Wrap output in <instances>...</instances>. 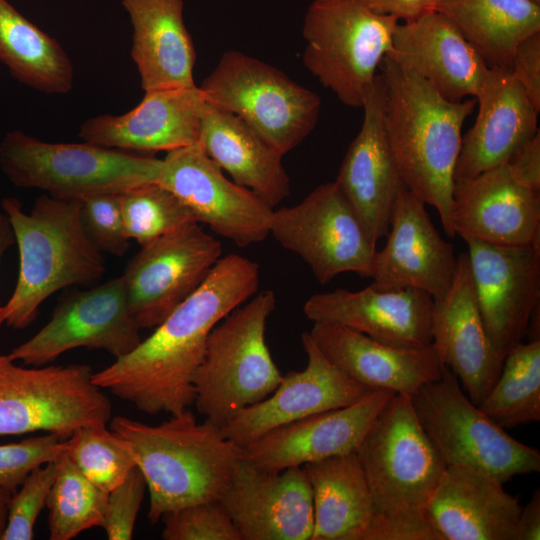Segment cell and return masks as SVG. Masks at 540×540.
I'll return each instance as SVG.
<instances>
[{
    "mask_svg": "<svg viewBox=\"0 0 540 540\" xmlns=\"http://www.w3.org/2000/svg\"><path fill=\"white\" fill-rule=\"evenodd\" d=\"M540 539V490L536 489L525 507L521 508L514 540Z\"/></svg>",
    "mask_w": 540,
    "mask_h": 540,
    "instance_id": "cell-48",
    "label": "cell"
},
{
    "mask_svg": "<svg viewBox=\"0 0 540 540\" xmlns=\"http://www.w3.org/2000/svg\"><path fill=\"white\" fill-rule=\"evenodd\" d=\"M379 70L385 129L400 177L408 190L437 210L444 232L454 237V171L463 124L476 108V98L450 101L388 56Z\"/></svg>",
    "mask_w": 540,
    "mask_h": 540,
    "instance_id": "cell-2",
    "label": "cell"
},
{
    "mask_svg": "<svg viewBox=\"0 0 540 540\" xmlns=\"http://www.w3.org/2000/svg\"><path fill=\"white\" fill-rule=\"evenodd\" d=\"M66 444V452L75 466L107 493L137 467L128 442L106 424L83 426L66 440Z\"/></svg>",
    "mask_w": 540,
    "mask_h": 540,
    "instance_id": "cell-37",
    "label": "cell"
},
{
    "mask_svg": "<svg viewBox=\"0 0 540 540\" xmlns=\"http://www.w3.org/2000/svg\"><path fill=\"white\" fill-rule=\"evenodd\" d=\"M66 449V440L51 433L0 444V487L14 493L34 469L55 462Z\"/></svg>",
    "mask_w": 540,
    "mask_h": 540,
    "instance_id": "cell-41",
    "label": "cell"
},
{
    "mask_svg": "<svg viewBox=\"0 0 540 540\" xmlns=\"http://www.w3.org/2000/svg\"><path fill=\"white\" fill-rule=\"evenodd\" d=\"M222 171L197 142L167 152L156 183L183 202L198 223L237 246L264 241L270 235L274 209Z\"/></svg>",
    "mask_w": 540,
    "mask_h": 540,
    "instance_id": "cell-15",
    "label": "cell"
},
{
    "mask_svg": "<svg viewBox=\"0 0 540 540\" xmlns=\"http://www.w3.org/2000/svg\"><path fill=\"white\" fill-rule=\"evenodd\" d=\"M120 196L126 235L141 247L197 222L190 209L158 183L137 186Z\"/></svg>",
    "mask_w": 540,
    "mask_h": 540,
    "instance_id": "cell-38",
    "label": "cell"
},
{
    "mask_svg": "<svg viewBox=\"0 0 540 540\" xmlns=\"http://www.w3.org/2000/svg\"><path fill=\"white\" fill-rule=\"evenodd\" d=\"M219 501L242 540H311L313 499L302 467L272 472L243 457Z\"/></svg>",
    "mask_w": 540,
    "mask_h": 540,
    "instance_id": "cell-17",
    "label": "cell"
},
{
    "mask_svg": "<svg viewBox=\"0 0 540 540\" xmlns=\"http://www.w3.org/2000/svg\"><path fill=\"white\" fill-rule=\"evenodd\" d=\"M371 10L395 17L398 21H414L437 11L442 0H362Z\"/></svg>",
    "mask_w": 540,
    "mask_h": 540,
    "instance_id": "cell-47",
    "label": "cell"
},
{
    "mask_svg": "<svg viewBox=\"0 0 540 540\" xmlns=\"http://www.w3.org/2000/svg\"><path fill=\"white\" fill-rule=\"evenodd\" d=\"M511 71L534 106L540 110V31L518 43L512 57Z\"/></svg>",
    "mask_w": 540,
    "mask_h": 540,
    "instance_id": "cell-45",
    "label": "cell"
},
{
    "mask_svg": "<svg viewBox=\"0 0 540 540\" xmlns=\"http://www.w3.org/2000/svg\"><path fill=\"white\" fill-rule=\"evenodd\" d=\"M433 298L415 288L382 289L371 284L360 291L335 289L312 295L304 304L313 322L333 323L397 347L432 343Z\"/></svg>",
    "mask_w": 540,
    "mask_h": 540,
    "instance_id": "cell-21",
    "label": "cell"
},
{
    "mask_svg": "<svg viewBox=\"0 0 540 540\" xmlns=\"http://www.w3.org/2000/svg\"><path fill=\"white\" fill-rule=\"evenodd\" d=\"M147 490L140 469L135 467L125 480L108 492L102 529L109 540H129Z\"/></svg>",
    "mask_w": 540,
    "mask_h": 540,
    "instance_id": "cell-43",
    "label": "cell"
},
{
    "mask_svg": "<svg viewBox=\"0 0 540 540\" xmlns=\"http://www.w3.org/2000/svg\"><path fill=\"white\" fill-rule=\"evenodd\" d=\"M270 234L321 284L345 272L370 276L376 244L335 181L319 185L294 206L273 210Z\"/></svg>",
    "mask_w": 540,
    "mask_h": 540,
    "instance_id": "cell-12",
    "label": "cell"
},
{
    "mask_svg": "<svg viewBox=\"0 0 540 540\" xmlns=\"http://www.w3.org/2000/svg\"><path fill=\"white\" fill-rule=\"evenodd\" d=\"M67 450V449H66ZM46 506L50 540H71L85 530L102 527L108 493L94 485L65 451Z\"/></svg>",
    "mask_w": 540,
    "mask_h": 540,
    "instance_id": "cell-36",
    "label": "cell"
},
{
    "mask_svg": "<svg viewBox=\"0 0 540 540\" xmlns=\"http://www.w3.org/2000/svg\"><path fill=\"white\" fill-rule=\"evenodd\" d=\"M12 494L10 491L0 487V540L6 527L8 503Z\"/></svg>",
    "mask_w": 540,
    "mask_h": 540,
    "instance_id": "cell-50",
    "label": "cell"
},
{
    "mask_svg": "<svg viewBox=\"0 0 540 540\" xmlns=\"http://www.w3.org/2000/svg\"><path fill=\"white\" fill-rule=\"evenodd\" d=\"M205 105L197 85L147 91L127 113L89 118L78 135L83 141L127 152H169L198 142Z\"/></svg>",
    "mask_w": 540,
    "mask_h": 540,
    "instance_id": "cell-23",
    "label": "cell"
},
{
    "mask_svg": "<svg viewBox=\"0 0 540 540\" xmlns=\"http://www.w3.org/2000/svg\"><path fill=\"white\" fill-rule=\"evenodd\" d=\"M165 540H242L219 500L200 502L165 513Z\"/></svg>",
    "mask_w": 540,
    "mask_h": 540,
    "instance_id": "cell-39",
    "label": "cell"
},
{
    "mask_svg": "<svg viewBox=\"0 0 540 540\" xmlns=\"http://www.w3.org/2000/svg\"><path fill=\"white\" fill-rule=\"evenodd\" d=\"M382 96L377 74L362 106L361 128L335 180L375 244L388 232L393 204L404 185L385 129Z\"/></svg>",
    "mask_w": 540,
    "mask_h": 540,
    "instance_id": "cell-25",
    "label": "cell"
},
{
    "mask_svg": "<svg viewBox=\"0 0 540 540\" xmlns=\"http://www.w3.org/2000/svg\"><path fill=\"white\" fill-rule=\"evenodd\" d=\"M302 468L313 499L311 540H361L376 509L356 452L308 463Z\"/></svg>",
    "mask_w": 540,
    "mask_h": 540,
    "instance_id": "cell-32",
    "label": "cell"
},
{
    "mask_svg": "<svg viewBox=\"0 0 540 540\" xmlns=\"http://www.w3.org/2000/svg\"><path fill=\"white\" fill-rule=\"evenodd\" d=\"M309 333L331 363L372 390L385 389L411 397L441 378L446 369L432 343L397 347L346 326L324 322H314Z\"/></svg>",
    "mask_w": 540,
    "mask_h": 540,
    "instance_id": "cell-27",
    "label": "cell"
},
{
    "mask_svg": "<svg viewBox=\"0 0 540 540\" xmlns=\"http://www.w3.org/2000/svg\"><path fill=\"white\" fill-rule=\"evenodd\" d=\"M478 112L462 136L455 182L508 162L539 131V111L511 69L489 67L476 95Z\"/></svg>",
    "mask_w": 540,
    "mask_h": 540,
    "instance_id": "cell-26",
    "label": "cell"
},
{
    "mask_svg": "<svg viewBox=\"0 0 540 540\" xmlns=\"http://www.w3.org/2000/svg\"><path fill=\"white\" fill-rule=\"evenodd\" d=\"M301 341L306 367L283 375L268 397L240 410L221 427L225 437L244 448L279 426L351 405L372 391L331 363L309 332L302 334Z\"/></svg>",
    "mask_w": 540,
    "mask_h": 540,
    "instance_id": "cell-19",
    "label": "cell"
},
{
    "mask_svg": "<svg viewBox=\"0 0 540 540\" xmlns=\"http://www.w3.org/2000/svg\"><path fill=\"white\" fill-rule=\"evenodd\" d=\"M452 228L465 241L540 245L539 192L516 183L506 164L455 182Z\"/></svg>",
    "mask_w": 540,
    "mask_h": 540,
    "instance_id": "cell-24",
    "label": "cell"
},
{
    "mask_svg": "<svg viewBox=\"0 0 540 540\" xmlns=\"http://www.w3.org/2000/svg\"><path fill=\"white\" fill-rule=\"evenodd\" d=\"M0 62L20 83L48 94L72 89L74 71L60 43L0 0Z\"/></svg>",
    "mask_w": 540,
    "mask_h": 540,
    "instance_id": "cell-34",
    "label": "cell"
},
{
    "mask_svg": "<svg viewBox=\"0 0 540 540\" xmlns=\"http://www.w3.org/2000/svg\"><path fill=\"white\" fill-rule=\"evenodd\" d=\"M110 429L128 442L144 476L152 524L167 512L219 500L243 458L221 427L198 422L189 409L157 425L115 416Z\"/></svg>",
    "mask_w": 540,
    "mask_h": 540,
    "instance_id": "cell-3",
    "label": "cell"
},
{
    "mask_svg": "<svg viewBox=\"0 0 540 540\" xmlns=\"http://www.w3.org/2000/svg\"><path fill=\"white\" fill-rule=\"evenodd\" d=\"M57 474L55 462L34 469L11 495L1 540H32L34 527Z\"/></svg>",
    "mask_w": 540,
    "mask_h": 540,
    "instance_id": "cell-40",
    "label": "cell"
},
{
    "mask_svg": "<svg viewBox=\"0 0 540 540\" xmlns=\"http://www.w3.org/2000/svg\"><path fill=\"white\" fill-rule=\"evenodd\" d=\"M162 159L82 143H50L22 131L0 141V168L11 184L61 200L124 193L156 183Z\"/></svg>",
    "mask_w": 540,
    "mask_h": 540,
    "instance_id": "cell-6",
    "label": "cell"
},
{
    "mask_svg": "<svg viewBox=\"0 0 540 540\" xmlns=\"http://www.w3.org/2000/svg\"><path fill=\"white\" fill-rule=\"evenodd\" d=\"M198 143L235 183L255 192L272 208L289 196L283 156L234 114L206 101Z\"/></svg>",
    "mask_w": 540,
    "mask_h": 540,
    "instance_id": "cell-31",
    "label": "cell"
},
{
    "mask_svg": "<svg viewBox=\"0 0 540 540\" xmlns=\"http://www.w3.org/2000/svg\"><path fill=\"white\" fill-rule=\"evenodd\" d=\"M396 393L370 391L359 401L279 426L243 448V457L272 472L355 452L381 410Z\"/></svg>",
    "mask_w": 540,
    "mask_h": 540,
    "instance_id": "cell-20",
    "label": "cell"
},
{
    "mask_svg": "<svg viewBox=\"0 0 540 540\" xmlns=\"http://www.w3.org/2000/svg\"><path fill=\"white\" fill-rule=\"evenodd\" d=\"M19 254L17 282L0 310V327H29L41 304L59 290L91 285L105 273L102 252L87 237L80 200L39 196L29 213L15 197L1 200Z\"/></svg>",
    "mask_w": 540,
    "mask_h": 540,
    "instance_id": "cell-4",
    "label": "cell"
},
{
    "mask_svg": "<svg viewBox=\"0 0 540 540\" xmlns=\"http://www.w3.org/2000/svg\"><path fill=\"white\" fill-rule=\"evenodd\" d=\"M521 506L503 483L465 465H447L425 510L442 540H514Z\"/></svg>",
    "mask_w": 540,
    "mask_h": 540,
    "instance_id": "cell-29",
    "label": "cell"
},
{
    "mask_svg": "<svg viewBox=\"0 0 540 540\" xmlns=\"http://www.w3.org/2000/svg\"><path fill=\"white\" fill-rule=\"evenodd\" d=\"M506 166L516 183L532 191H540L539 131L510 157Z\"/></svg>",
    "mask_w": 540,
    "mask_h": 540,
    "instance_id": "cell-46",
    "label": "cell"
},
{
    "mask_svg": "<svg viewBox=\"0 0 540 540\" xmlns=\"http://www.w3.org/2000/svg\"><path fill=\"white\" fill-rule=\"evenodd\" d=\"M275 306L274 292L262 291L227 314L209 334L194 375V404L219 427L268 397L282 380L265 338Z\"/></svg>",
    "mask_w": 540,
    "mask_h": 540,
    "instance_id": "cell-5",
    "label": "cell"
},
{
    "mask_svg": "<svg viewBox=\"0 0 540 540\" xmlns=\"http://www.w3.org/2000/svg\"><path fill=\"white\" fill-rule=\"evenodd\" d=\"M121 276L88 290H74L59 299L50 320L8 356L28 366H44L75 348L101 349L115 359L142 341Z\"/></svg>",
    "mask_w": 540,
    "mask_h": 540,
    "instance_id": "cell-14",
    "label": "cell"
},
{
    "mask_svg": "<svg viewBox=\"0 0 540 540\" xmlns=\"http://www.w3.org/2000/svg\"><path fill=\"white\" fill-rule=\"evenodd\" d=\"M355 452L376 512L425 509L447 467L405 394L390 398Z\"/></svg>",
    "mask_w": 540,
    "mask_h": 540,
    "instance_id": "cell-11",
    "label": "cell"
},
{
    "mask_svg": "<svg viewBox=\"0 0 540 540\" xmlns=\"http://www.w3.org/2000/svg\"><path fill=\"white\" fill-rule=\"evenodd\" d=\"M15 244L14 233L7 215L0 213V262L7 249ZM0 302V310L2 308Z\"/></svg>",
    "mask_w": 540,
    "mask_h": 540,
    "instance_id": "cell-49",
    "label": "cell"
},
{
    "mask_svg": "<svg viewBox=\"0 0 540 540\" xmlns=\"http://www.w3.org/2000/svg\"><path fill=\"white\" fill-rule=\"evenodd\" d=\"M87 364L25 368L0 355V436L46 432L67 440L77 429L107 424L112 405Z\"/></svg>",
    "mask_w": 540,
    "mask_h": 540,
    "instance_id": "cell-10",
    "label": "cell"
},
{
    "mask_svg": "<svg viewBox=\"0 0 540 540\" xmlns=\"http://www.w3.org/2000/svg\"><path fill=\"white\" fill-rule=\"evenodd\" d=\"M478 407L504 429L540 420V339L521 342L507 353Z\"/></svg>",
    "mask_w": 540,
    "mask_h": 540,
    "instance_id": "cell-35",
    "label": "cell"
},
{
    "mask_svg": "<svg viewBox=\"0 0 540 540\" xmlns=\"http://www.w3.org/2000/svg\"><path fill=\"white\" fill-rule=\"evenodd\" d=\"M398 23L362 0H312L302 27V62L342 104L362 108Z\"/></svg>",
    "mask_w": 540,
    "mask_h": 540,
    "instance_id": "cell-7",
    "label": "cell"
},
{
    "mask_svg": "<svg viewBox=\"0 0 540 540\" xmlns=\"http://www.w3.org/2000/svg\"><path fill=\"white\" fill-rule=\"evenodd\" d=\"M387 56L450 101L475 98L489 69L456 26L438 11L398 23Z\"/></svg>",
    "mask_w": 540,
    "mask_h": 540,
    "instance_id": "cell-28",
    "label": "cell"
},
{
    "mask_svg": "<svg viewBox=\"0 0 540 540\" xmlns=\"http://www.w3.org/2000/svg\"><path fill=\"white\" fill-rule=\"evenodd\" d=\"M532 1H534V2H536V3H538V4H540V0H532Z\"/></svg>",
    "mask_w": 540,
    "mask_h": 540,
    "instance_id": "cell-51",
    "label": "cell"
},
{
    "mask_svg": "<svg viewBox=\"0 0 540 540\" xmlns=\"http://www.w3.org/2000/svg\"><path fill=\"white\" fill-rule=\"evenodd\" d=\"M432 344L477 406L500 375L504 357L486 333L475 299L467 252L458 255L454 280L445 296L434 300Z\"/></svg>",
    "mask_w": 540,
    "mask_h": 540,
    "instance_id": "cell-22",
    "label": "cell"
},
{
    "mask_svg": "<svg viewBox=\"0 0 540 540\" xmlns=\"http://www.w3.org/2000/svg\"><path fill=\"white\" fill-rule=\"evenodd\" d=\"M447 17L488 67L511 69L518 43L540 31V4L532 0H442Z\"/></svg>",
    "mask_w": 540,
    "mask_h": 540,
    "instance_id": "cell-33",
    "label": "cell"
},
{
    "mask_svg": "<svg viewBox=\"0 0 540 540\" xmlns=\"http://www.w3.org/2000/svg\"><path fill=\"white\" fill-rule=\"evenodd\" d=\"M476 303L493 347L504 358L527 334L540 304V245L467 240Z\"/></svg>",
    "mask_w": 540,
    "mask_h": 540,
    "instance_id": "cell-16",
    "label": "cell"
},
{
    "mask_svg": "<svg viewBox=\"0 0 540 540\" xmlns=\"http://www.w3.org/2000/svg\"><path fill=\"white\" fill-rule=\"evenodd\" d=\"M206 101L244 121L282 156L315 128L321 99L276 67L226 51L199 85Z\"/></svg>",
    "mask_w": 540,
    "mask_h": 540,
    "instance_id": "cell-8",
    "label": "cell"
},
{
    "mask_svg": "<svg viewBox=\"0 0 540 540\" xmlns=\"http://www.w3.org/2000/svg\"><path fill=\"white\" fill-rule=\"evenodd\" d=\"M385 246L376 251L369 278L382 289L415 288L433 300L446 295L458 264L453 244L444 240L425 203L403 185L390 215Z\"/></svg>",
    "mask_w": 540,
    "mask_h": 540,
    "instance_id": "cell-18",
    "label": "cell"
},
{
    "mask_svg": "<svg viewBox=\"0 0 540 540\" xmlns=\"http://www.w3.org/2000/svg\"><path fill=\"white\" fill-rule=\"evenodd\" d=\"M222 250L220 241L197 222L142 246L121 276L129 310L140 328H155L192 295Z\"/></svg>",
    "mask_w": 540,
    "mask_h": 540,
    "instance_id": "cell-13",
    "label": "cell"
},
{
    "mask_svg": "<svg viewBox=\"0 0 540 540\" xmlns=\"http://www.w3.org/2000/svg\"><path fill=\"white\" fill-rule=\"evenodd\" d=\"M259 266L237 254L221 257L198 289L127 355L101 371V389L154 415L188 409L195 401L194 375L210 332L232 310L256 294Z\"/></svg>",
    "mask_w": 540,
    "mask_h": 540,
    "instance_id": "cell-1",
    "label": "cell"
},
{
    "mask_svg": "<svg viewBox=\"0 0 540 540\" xmlns=\"http://www.w3.org/2000/svg\"><path fill=\"white\" fill-rule=\"evenodd\" d=\"M361 540H442L425 509L375 512Z\"/></svg>",
    "mask_w": 540,
    "mask_h": 540,
    "instance_id": "cell-44",
    "label": "cell"
},
{
    "mask_svg": "<svg viewBox=\"0 0 540 540\" xmlns=\"http://www.w3.org/2000/svg\"><path fill=\"white\" fill-rule=\"evenodd\" d=\"M80 219L87 237L102 253L125 255L129 238L125 232L120 194L103 193L83 199Z\"/></svg>",
    "mask_w": 540,
    "mask_h": 540,
    "instance_id": "cell-42",
    "label": "cell"
},
{
    "mask_svg": "<svg viewBox=\"0 0 540 540\" xmlns=\"http://www.w3.org/2000/svg\"><path fill=\"white\" fill-rule=\"evenodd\" d=\"M418 420L446 465H465L501 483L540 471V452L511 437L464 392L448 368L411 396Z\"/></svg>",
    "mask_w": 540,
    "mask_h": 540,
    "instance_id": "cell-9",
    "label": "cell"
},
{
    "mask_svg": "<svg viewBox=\"0 0 540 540\" xmlns=\"http://www.w3.org/2000/svg\"><path fill=\"white\" fill-rule=\"evenodd\" d=\"M132 29L131 57L144 92L195 86L196 52L184 0H122Z\"/></svg>",
    "mask_w": 540,
    "mask_h": 540,
    "instance_id": "cell-30",
    "label": "cell"
}]
</instances>
